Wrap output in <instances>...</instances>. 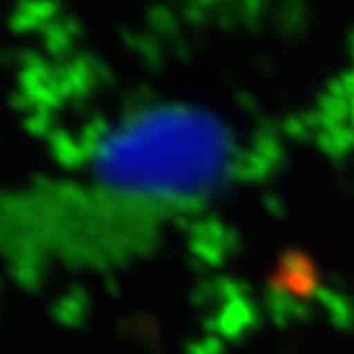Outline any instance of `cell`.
Returning <instances> with one entry per match:
<instances>
[{
  "mask_svg": "<svg viewBox=\"0 0 354 354\" xmlns=\"http://www.w3.org/2000/svg\"><path fill=\"white\" fill-rule=\"evenodd\" d=\"M233 139L222 122L190 107H154L126 118L92 162V186L118 201L182 203L226 177Z\"/></svg>",
  "mask_w": 354,
  "mask_h": 354,
  "instance_id": "cell-1",
  "label": "cell"
}]
</instances>
